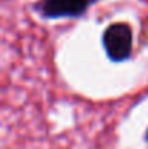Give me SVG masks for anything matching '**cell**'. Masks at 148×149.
Wrapping results in <instances>:
<instances>
[{"label":"cell","instance_id":"1","mask_svg":"<svg viewBox=\"0 0 148 149\" xmlns=\"http://www.w3.org/2000/svg\"><path fill=\"white\" fill-rule=\"evenodd\" d=\"M100 42L110 62L123 64L134 54V29L128 22H112L103 29Z\"/></svg>","mask_w":148,"mask_h":149},{"label":"cell","instance_id":"2","mask_svg":"<svg viewBox=\"0 0 148 149\" xmlns=\"http://www.w3.org/2000/svg\"><path fill=\"white\" fill-rule=\"evenodd\" d=\"M100 0H36L32 10L42 20H80Z\"/></svg>","mask_w":148,"mask_h":149},{"label":"cell","instance_id":"3","mask_svg":"<svg viewBox=\"0 0 148 149\" xmlns=\"http://www.w3.org/2000/svg\"><path fill=\"white\" fill-rule=\"evenodd\" d=\"M144 142L148 145V127L145 129V132H144Z\"/></svg>","mask_w":148,"mask_h":149}]
</instances>
